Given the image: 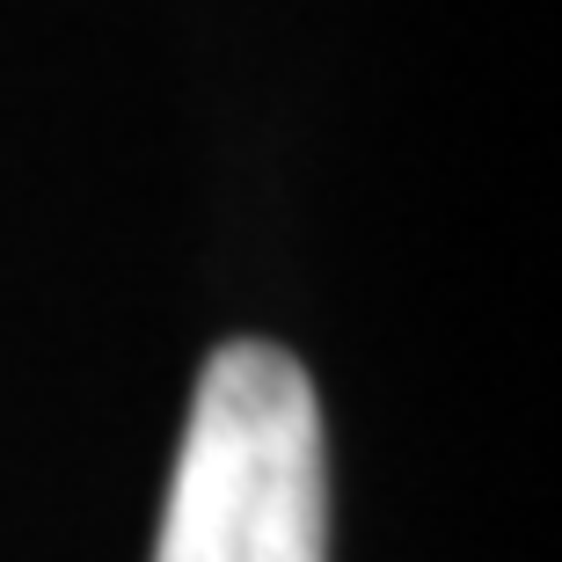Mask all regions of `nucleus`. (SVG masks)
<instances>
[{
  "instance_id": "f257e3e1",
  "label": "nucleus",
  "mask_w": 562,
  "mask_h": 562,
  "mask_svg": "<svg viewBox=\"0 0 562 562\" xmlns=\"http://www.w3.org/2000/svg\"><path fill=\"white\" fill-rule=\"evenodd\" d=\"M154 562H329L322 409L278 344L205 366Z\"/></svg>"
}]
</instances>
